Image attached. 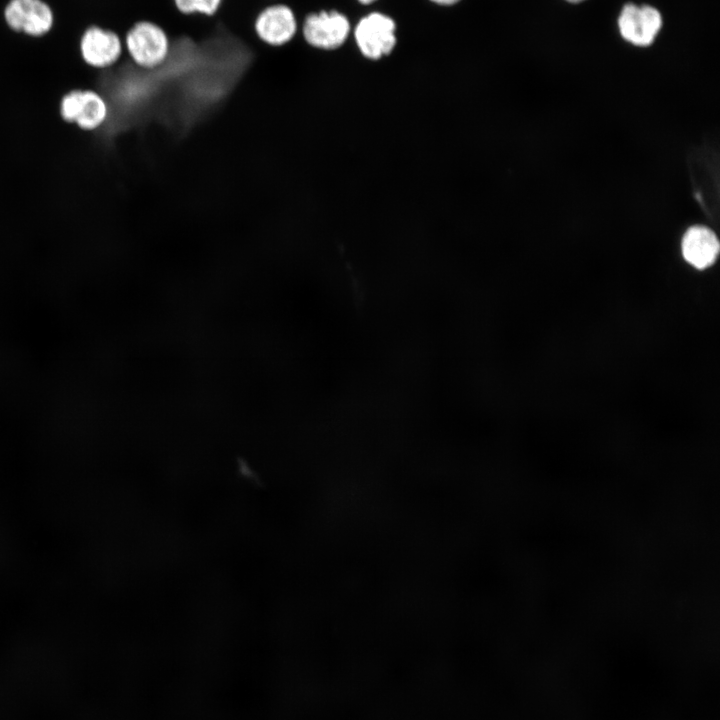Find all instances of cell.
<instances>
[{"label":"cell","mask_w":720,"mask_h":720,"mask_svg":"<svg viewBox=\"0 0 720 720\" xmlns=\"http://www.w3.org/2000/svg\"><path fill=\"white\" fill-rule=\"evenodd\" d=\"M123 45L134 64L146 70L163 65L171 52L168 32L149 19L132 23L124 34Z\"/></svg>","instance_id":"cell-1"},{"label":"cell","mask_w":720,"mask_h":720,"mask_svg":"<svg viewBox=\"0 0 720 720\" xmlns=\"http://www.w3.org/2000/svg\"><path fill=\"white\" fill-rule=\"evenodd\" d=\"M295 10L286 2L274 1L261 8L252 23L258 41L270 48L291 43L298 33Z\"/></svg>","instance_id":"cell-2"},{"label":"cell","mask_w":720,"mask_h":720,"mask_svg":"<svg viewBox=\"0 0 720 720\" xmlns=\"http://www.w3.org/2000/svg\"><path fill=\"white\" fill-rule=\"evenodd\" d=\"M351 32L349 19L336 10L308 13L301 24L304 41L318 50H335L341 47Z\"/></svg>","instance_id":"cell-3"},{"label":"cell","mask_w":720,"mask_h":720,"mask_svg":"<svg viewBox=\"0 0 720 720\" xmlns=\"http://www.w3.org/2000/svg\"><path fill=\"white\" fill-rule=\"evenodd\" d=\"M353 33L360 53L373 61L388 56L397 43L395 21L381 12H371L362 17Z\"/></svg>","instance_id":"cell-4"},{"label":"cell","mask_w":720,"mask_h":720,"mask_svg":"<svg viewBox=\"0 0 720 720\" xmlns=\"http://www.w3.org/2000/svg\"><path fill=\"white\" fill-rule=\"evenodd\" d=\"M3 18L14 32L36 38L48 34L55 22L53 9L44 0H8Z\"/></svg>","instance_id":"cell-5"},{"label":"cell","mask_w":720,"mask_h":720,"mask_svg":"<svg viewBox=\"0 0 720 720\" xmlns=\"http://www.w3.org/2000/svg\"><path fill=\"white\" fill-rule=\"evenodd\" d=\"M663 25L660 11L648 4H625L618 16L621 37L632 45L647 47L657 38Z\"/></svg>","instance_id":"cell-6"},{"label":"cell","mask_w":720,"mask_h":720,"mask_svg":"<svg viewBox=\"0 0 720 720\" xmlns=\"http://www.w3.org/2000/svg\"><path fill=\"white\" fill-rule=\"evenodd\" d=\"M79 49L87 65L98 69L108 68L121 58L123 38L110 28L91 25L83 31Z\"/></svg>","instance_id":"cell-7"},{"label":"cell","mask_w":720,"mask_h":720,"mask_svg":"<svg viewBox=\"0 0 720 720\" xmlns=\"http://www.w3.org/2000/svg\"><path fill=\"white\" fill-rule=\"evenodd\" d=\"M60 113L67 122L84 130H93L104 123L108 115L105 100L92 90H72L61 101Z\"/></svg>","instance_id":"cell-8"},{"label":"cell","mask_w":720,"mask_h":720,"mask_svg":"<svg viewBox=\"0 0 720 720\" xmlns=\"http://www.w3.org/2000/svg\"><path fill=\"white\" fill-rule=\"evenodd\" d=\"M719 253L716 235L703 226H693L687 230L682 240L684 259L697 269L711 266Z\"/></svg>","instance_id":"cell-9"},{"label":"cell","mask_w":720,"mask_h":720,"mask_svg":"<svg viewBox=\"0 0 720 720\" xmlns=\"http://www.w3.org/2000/svg\"><path fill=\"white\" fill-rule=\"evenodd\" d=\"M224 0H172L175 10L182 16L214 17Z\"/></svg>","instance_id":"cell-10"},{"label":"cell","mask_w":720,"mask_h":720,"mask_svg":"<svg viewBox=\"0 0 720 720\" xmlns=\"http://www.w3.org/2000/svg\"><path fill=\"white\" fill-rule=\"evenodd\" d=\"M437 5L441 6H452L457 4L461 0H429Z\"/></svg>","instance_id":"cell-11"},{"label":"cell","mask_w":720,"mask_h":720,"mask_svg":"<svg viewBox=\"0 0 720 720\" xmlns=\"http://www.w3.org/2000/svg\"><path fill=\"white\" fill-rule=\"evenodd\" d=\"M357 1H358L359 3H361V4H363V5H370V4L374 3V2L377 1V0H357Z\"/></svg>","instance_id":"cell-12"},{"label":"cell","mask_w":720,"mask_h":720,"mask_svg":"<svg viewBox=\"0 0 720 720\" xmlns=\"http://www.w3.org/2000/svg\"><path fill=\"white\" fill-rule=\"evenodd\" d=\"M565 1H567L569 3H573V4H578V3L584 2L586 0H565Z\"/></svg>","instance_id":"cell-13"}]
</instances>
